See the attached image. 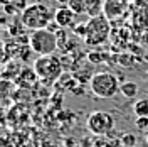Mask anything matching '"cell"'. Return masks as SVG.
<instances>
[{
    "label": "cell",
    "mask_w": 148,
    "mask_h": 147,
    "mask_svg": "<svg viewBox=\"0 0 148 147\" xmlns=\"http://www.w3.org/2000/svg\"><path fill=\"white\" fill-rule=\"evenodd\" d=\"M71 31H73V34L76 37H83V41H84V37H86V34H88V22H81V24H74L73 27H71Z\"/></svg>",
    "instance_id": "14"
},
{
    "label": "cell",
    "mask_w": 148,
    "mask_h": 147,
    "mask_svg": "<svg viewBox=\"0 0 148 147\" xmlns=\"http://www.w3.org/2000/svg\"><path fill=\"white\" fill-rule=\"evenodd\" d=\"M91 92L98 98H111L120 92V80L110 71H101V73L92 74L91 78Z\"/></svg>",
    "instance_id": "3"
},
{
    "label": "cell",
    "mask_w": 148,
    "mask_h": 147,
    "mask_svg": "<svg viewBox=\"0 0 148 147\" xmlns=\"http://www.w3.org/2000/svg\"><path fill=\"white\" fill-rule=\"evenodd\" d=\"M34 69H36L40 83L52 85V83L61 80L62 71H64V64H62L61 58H57L56 54H46L39 56L34 61Z\"/></svg>",
    "instance_id": "1"
},
{
    "label": "cell",
    "mask_w": 148,
    "mask_h": 147,
    "mask_svg": "<svg viewBox=\"0 0 148 147\" xmlns=\"http://www.w3.org/2000/svg\"><path fill=\"white\" fill-rule=\"evenodd\" d=\"M3 14H5V15H20V12L14 7V3H12V2L7 3V5H3Z\"/></svg>",
    "instance_id": "19"
},
{
    "label": "cell",
    "mask_w": 148,
    "mask_h": 147,
    "mask_svg": "<svg viewBox=\"0 0 148 147\" xmlns=\"http://www.w3.org/2000/svg\"><path fill=\"white\" fill-rule=\"evenodd\" d=\"M120 63H121V64H131V63H133V56L128 54V53L121 54L120 56Z\"/></svg>",
    "instance_id": "21"
},
{
    "label": "cell",
    "mask_w": 148,
    "mask_h": 147,
    "mask_svg": "<svg viewBox=\"0 0 148 147\" xmlns=\"http://www.w3.org/2000/svg\"><path fill=\"white\" fill-rule=\"evenodd\" d=\"M103 9V3L101 0H88V10H86V14L88 15H99V10Z\"/></svg>",
    "instance_id": "13"
},
{
    "label": "cell",
    "mask_w": 148,
    "mask_h": 147,
    "mask_svg": "<svg viewBox=\"0 0 148 147\" xmlns=\"http://www.w3.org/2000/svg\"><path fill=\"white\" fill-rule=\"evenodd\" d=\"M37 81H39V76H37L36 69L34 68H22V71L20 74L17 76V83L20 88H32V86H36Z\"/></svg>",
    "instance_id": "8"
},
{
    "label": "cell",
    "mask_w": 148,
    "mask_h": 147,
    "mask_svg": "<svg viewBox=\"0 0 148 147\" xmlns=\"http://www.w3.org/2000/svg\"><path fill=\"white\" fill-rule=\"evenodd\" d=\"M20 20L29 31H39L46 29L54 20V10H51L46 3H29V7L20 14Z\"/></svg>",
    "instance_id": "2"
},
{
    "label": "cell",
    "mask_w": 148,
    "mask_h": 147,
    "mask_svg": "<svg viewBox=\"0 0 148 147\" xmlns=\"http://www.w3.org/2000/svg\"><path fill=\"white\" fill-rule=\"evenodd\" d=\"M86 127L92 135H108L114 129V119L108 112H92L86 120Z\"/></svg>",
    "instance_id": "6"
},
{
    "label": "cell",
    "mask_w": 148,
    "mask_h": 147,
    "mask_svg": "<svg viewBox=\"0 0 148 147\" xmlns=\"http://www.w3.org/2000/svg\"><path fill=\"white\" fill-rule=\"evenodd\" d=\"M32 51L39 56L46 54H54L56 49H59L57 39H56V32L49 31V29H39V31H32L30 34V44Z\"/></svg>",
    "instance_id": "5"
},
{
    "label": "cell",
    "mask_w": 148,
    "mask_h": 147,
    "mask_svg": "<svg viewBox=\"0 0 148 147\" xmlns=\"http://www.w3.org/2000/svg\"><path fill=\"white\" fill-rule=\"evenodd\" d=\"M57 2H59V3H64V2H67V0H57Z\"/></svg>",
    "instance_id": "23"
},
{
    "label": "cell",
    "mask_w": 148,
    "mask_h": 147,
    "mask_svg": "<svg viewBox=\"0 0 148 147\" xmlns=\"http://www.w3.org/2000/svg\"><path fill=\"white\" fill-rule=\"evenodd\" d=\"M120 93L126 98H135L138 95V85L135 81H123L120 86Z\"/></svg>",
    "instance_id": "10"
},
{
    "label": "cell",
    "mask_w": 148,
    "mask_h": 147,
    "mask_svg": "<svg viewBox=\"0 0 148 147\" xmlns=\"http://www.w3.org/2000/svg\"><path fill=\"white\" fill-rule=\"evenodd\" d=\"M12 3H14V7H15V9L20 12V14H22V12H24V10L29 7L27 0H12Z\"/></svg>",
    "instance_id": "20"
},
{
    "label": "cell",
    "mask_w": 148,
    "mask_h": 147,
    "mask_svg": "<svg viewBox=\"0 0 148 147\" xmlns=\"http://www.w3.org/2000/svg\"><path fill=\"white\" fill-rule=\"evenodd\" d=\"M135 127L138 130H147L148 129V117H136L135 120Z\"/></svg>",
    "instance_id": "18"
},
{
    "label": "cell",
    "mask_w": 148,
    "mask_h": 147,
    "mask_svg": "<svg viewBox=\"0 0 148 147\" xmlns=\"http://www.w3.org/2000/svg\"><path fill=\"white\" fill-rule=\"evenodd\" d=\"M145 142H147V144H148V134H147V135H145Z\"/></svg>",
    "instance_id": "24"
},
{
    "label": "cell",
    "mask_w": 148,
    "mask_h": 147,
    "mask_svg": "<svg viewBox=\"0 0 148 147\" xmlns=\"http://www.w3.org/2000/svg\"><path fill=\"white\" fill-rule=\"evenodd\" d=\"M76 17H77V14L71 10L69 7H59V9L54 10V20L59 24V27L62 29H71L76 24Z\"/></svg>",
    "instance_id": "7"
},
{
    "label": "cell",
    "mask_w": 148,
    "mask_h": 147,
    "mask_svg": "<svg viewBox=\"0 0 148 147\" xmlns=\"http://www.w3.org/2000/svg\"><path fill=\"white\" fill-rule=\"evenodd\" d=\"M110 37V19L106 15H94L88 20V34L84 37V44L99 46Z\"/></svg>",
    "instance_id": "4"
},
{
    "label": "cell",
    "mask_w": 148,
    "mask_h": 147,
    "mask_svg": "<svg viewBox=\"0 0 148 147\" xmlns=\"http://www.w3.org/2000/svg\"><path fill=\"white\" fill-rule=\"evenodd\" d=\"M10 2H12V0H0V3H2V5H7V3H10Z\"/></svg>",
    "instance_id": "22"
},
{
    "label": "cell",
    "mask_w": 148,
    "mask_h": 147,
    "mask_svg": "<svg viewBox=\"0 0 148 147\" xmlns=\"http://www.w3.org/2000/svg\"><path fill=\"white\" fill-rule=\"evenodd\" d=\"M56 39H57V44H59V49H61V47L67 42V39H69V37H67V29L61 27L59 31H56Z\"/></svg>",
    "instance_id": "16"
},
{
    "label": "cell",
    "mask_w": 148,
    "mask_h": 147,
    "mask_svg": "<svg viewBox=\"0 0 148 147\" xmlns=\"http://www.w3.org/2000/svg\"><path fill=\"white\" fill-rule=\"evenodd\" d=\"M147 78H148V71H147Z\"/></svg>",
    "instance_id": "25"
},
{
    "label": "cell",
    "mask_w": 148,
    "mask_h": 147,
    "mask_svg": "<svg viewBox=\"0 0 148 147\" xmlns=\"http://www.w3.org/2000/svg\"><path fill=\"white\" fill-rule=\"evenodd\" d=\"M133 113L136 117H148V98L136 100L133 105Z\"/></svg>",
    "instance_id": "11"
},
{
    "label": "cell",
    "mask_w": 148,
    "mask_h": 147,
    "mask_svg": "<svg viewBox=\"0 0 148 147\" xmlns=\"http://www.w3.org/2000/svg\"><path fill=\"white\" fill-rule=\"evenodd\" d=\"M67 7L74 10L77 15L79 14H86L88 10V0H67Z\"/></svg>",
    "instance_id": "12"
},
{
    "label": "cell",
    "mask_w": 148,
    "mask_h": 147,
    "mask_svg": "<svg viewBox=\"0 0 148 147\" xmlns=\"http://www.w3.org/2000/svg\"><path fill=\"white\" fill-rule=\"evenodd\" d=\"M121 146L123 147H136V137L133 134H123L121 135Z\"/></svg>",
    "instance_id": "15"
},
{
    "label": "cell",
    "mask_w": 148,
    "mask_h": 147,
    "mask_svg": "<svg viewBox=\"0 0 148 147\" xmlns=\"http://www.w3.org/2000/svg\"><path fill=\"white\" fill-rule=\"evenodd\" d=\"M103 59H104V54L99 53V51H91V53H88V61H89V63H103Z\"/></svg>",
    "instance_id": "17"
},
{
    "label": "cell",
    "mask_w": 148,
    "mask_h": 147,
    "mask_svg": "<svg viewBox=\"0 0 148 147\" xmlns=\"http://www.w3.org/2000/svg\"><path fill=\"white\" fill-rule=\"evenodd\" d=\"M103 12H104V15L108 19L121 15V12H123V3H121V0H104V3H103Z\"/></svg>",
    "instance_id": "9"
}]
</instances>
